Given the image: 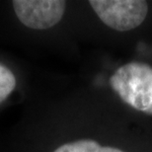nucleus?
I'll return each mask as SVG.
<instances>
[{
  "mask_svg": "<svg viewBox=\"0 0 152 152\" xmlns=\"http://www.w3.org/2000/svg\"><path fill=\"white\" fill-rule=\"evenodd\" d=\"M110 85L126 104L146 115H152L150 65L138 61L126 63L111 76Z\"/></svg>",
  "mask_w": 152,
  "mask_h": 152,
  "instance_id": "f257e3e1",
  "label": "nucleus"
},
{
  "mask_svg": "<svg viewBox=\"0 0 152 152\" xmlns=\"http://www.w3.org/2000/svg\"><path fill=\"white\" fill-rule=\"evenodd\" d=\"M89 4L103 23L118 32L141 25L148 13L147 2L142 0H91Z\"/></svg>",
  "mask_w": 152,
  "mask_h": 152,
  "instance_id": "f03ea898",
  "label": "nucleus"
},
{
  "mask_svg": "<svg viewBox=\"0 0 152 152\" xmlns=\"http://www.w3.org/2000/svg\"><path fill=\"white\" fill-rule=\"evenodd\" d=\"M18 19L28 28L45 30L61 20L65 1L60 0H15L12 2Z\"/></svg>",
  "mask_w": 152,
  "mask_h": 152,
  "instance_id": "7ed1b4c3",
  "label": "nucleus"
},
{
  "mask_svg": "<svg viewBox=\"0 0 152 152\" xmlns=\"http://www.w3.org/2000/svg\"><path fill=\"white\" fill-rule=\"evenodd\" d=\"M53 152H124L118 148L102 146L92 139H80L59 146Z\"/></svg>",
  "mask_w": 152,
  "mask_h": 152,
  "instance_id": "20e7f679",
  "label": "nucleus"
},
{
  "mask_svg": "<svg viewBox=\"0 0 152 152\" xmlns=\"http://www.w3.org/2000/svg\"><path fill=\"white\" fill-rule=\"evenodd\" d=\"M16 87V78L8 67L0 63V104Z\"/></svg>",
  "mask_w": 152,
  "mask_h": 152,
  "instance_id": "39448f33",
  "label": "nucleus"
}]
</instances>
